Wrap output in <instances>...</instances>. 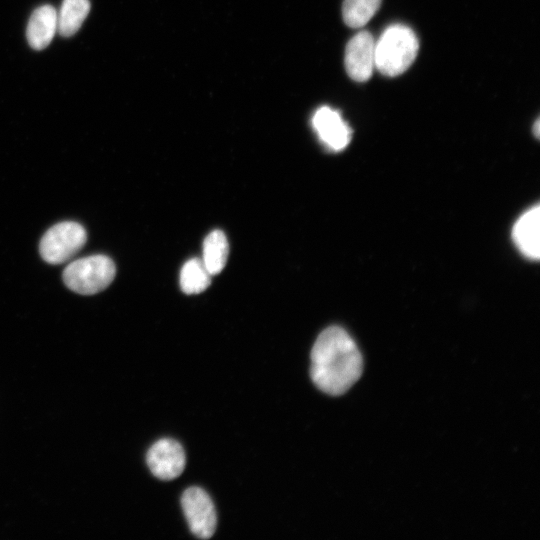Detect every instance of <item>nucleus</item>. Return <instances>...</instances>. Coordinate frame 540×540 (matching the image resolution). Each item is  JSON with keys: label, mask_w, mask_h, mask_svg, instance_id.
<instances>
[{"label": "nucleus", "mask_w": 540, "mask_h": 540, "mask_svg": "<svg viewBox=\"0 0 540 540\" xmlns=\"http://www.w3.org/2000/svg\"><path fill=\"white\" fill-rule=\"evenodd\" d=\"M363 358L351 336L339 326L320 333L311 350L310 376L326 394H344L360 378Z\"/></svg>", "instance_id": "f257e3e1"}, {"label": "nucleus", "mask_w": 540, "mask_h": 540, "mask_svg": "<svg viewBox=\"0 0 540 540\" xmlns=\"http://www.w3.org/2000/svg\"><path fill=\"white\" fill-rule=\"evenodd\" d=\"M418 49L419 42L411 28L391 25L375 42V68L385 76H398L414 62Z\"/></svg>", "instance_id": "f03ea898"}, {"label": "nucleus", "mask_w": 540, "mask_h": 540, "mask_svg": "<svg viewBox=\"0 0 540 540\" xmlns=\"http://www.w3.org/2000/svg\"><path fill=\"white\" fill-rule=\"evenodd\" d=\"M115 273V264L108 256L92 255L68 264L63 271V281L78 294L92 295L107 288Z\"/></svg>", "instance_id": "7ed1b4c3"}, {"label": "nucleus", "mask_w": 540, "mask_h": 540, "mask_svg": "<svg viewBox=\"0 0 540 540\" xmlns=\"http://www.w3.org/2000/svg\"><path fill=\"white\" fill-rule=\"evenodd\" d=\"M85 228L74 221L60 222L49 228L43 235L39 251L44 261L61 264L74 257L85 245Z\"/></svg>", "instance_id": "20e7f679"}, {"label": "nucleus", "mask_w": 540, "mask_h": 540, "mask_svg": "<svg viewBox=\"0 0 540 540\" xmlns=\"http://www.w3.org/2000/svg\"><path fill=\"white\" fill-rule=\"evenodd\" d=\"M181 506L191 532L200 539L213 536L217 516L209 495L199 487L186 489L181 497Z\"/></svg>", "instance_id": "39448f33"}, {"label": "nucleus", "mask_w": 540, "mask_h": 540, "mask_svg": "<svg viewBox=\"0 0 540 540\" xmlns=\"http://www.w3.org/2000/svg\"><path fill=\"white\" fill-rule=\"evenodd\" d=\"M147 464L151 473L161 480H172L184 470L186 456L180 443L164 438L155 442L147 452Z\"/></svg>", "instance_id": "423d86ee"}, {"label": "nucleus", "mask_w": 540, "mask_h": 540, "mask_svg": "<svg viewBox=\"0 0 540 540\" xmlns=\"http://www.w3.org/2000/svg\"><path fill=\"white\" fill-rule=\"evenodd\" d=\"M345 69L357 82L367 81L375 67V41L368 31H360L346 45Z\"/></svg>", "instance_id": "0eeeda50"}, {"label": "nucleus", "mask_w": 540, "mask_h": 540, "mask_svg": "<svg viewBox=\"0 0 540 540\" xmlns=\"http://www.w3.org/2000/svg\"><path fill=\"white\" fill-rule=\"evenodd\" d=\"M312 125L322 143L332 151L343 150L350 142L352 131L340 113L322 106L313 115Z\"/></svg>", "instance_id": "6e6552de"}, {"label": "nucleus", "mask_w": 540, "mask_h": 540, "mask_svg": "<svg viewBox=\"0 0 540 540\" xmlns=\"http://www.w3.org/2000/svg\"><path fill=\"white\" fill-rule=\"evenodd\" d=\"M539 223L540 209L535 205L518 218L512 230V238L520 252L535 260L540 255Z\"/></svg>", "instance_id": "1a4fd4ad"}, {"label": "nucleus", "mask_w": 540, "mask_h": 540, "mask_svg": "<svg viewBox=\"0 0 540 540\" xmlns=\"http://www.w3.org/2000/svg\"><path fill=\"white\" fill-rule=\"evenodd\" d=\"M57 32V11L51 5H42L31 14L26 38L34 50L46 48Z\"/></svg>", "instance_id": "9d476101"}, {"label": "nucleus", "mask_w": 540, "mask_h": 540, "mask_svg": "<svg viewBox=\"0 0 540 540\" xmlns=\"http://www.w3.org/2000/svg\"><path fill=\"white\" fill-rule=\"evenodd\" d=\"M89 11V0H63L59 11H57V33L63 37L74 35Z\"/></svg>", "instance_id": "9b49d317"}, {"label": "nucleus", "mask_w": 540, "mask_h": 540, "mask_svg": "<svg viewBox=\"0 0 540 540\" xmlns=\"http://www.w3.org/2000/svg\"><path fill=\"white\" fill-rule=\"evenodd\" d=\"M229 245L220 230L210 232L203 242L202 262L211 276L220 273L226 265Z\"/></svg>", "instance_id": "f8f14e48"}, {"label": "nucleus", "mask_w": 540, "mask_h": 540, "mask_svg": "<svg viewBox=\"0 0 540 540\" xmlns=\"http://www.w3.org/2000/svg\"><path fill=\"white\" fill-rule=\"evenodd\" d=\"M211 274L201 259L188 260L180 272V286L186 294H197L204 291L210 284Z\"/></svg>", "instance_id": "ddd939ff"}, {"label": "nucleus", "mask_w": 540, "mask_h": 540, "mask_svg": "<svg viewBox=\"0 0 540 540\" xmlns=\"http://www.w3.org/2000/svg\"><path fill=\"white\" fill-rule=\"evenodd\" d=\"M382 0H344L342 16L351 28L364 26L377 12Z\"/></svg>", "instance_id": "4468645a"}, {"label": "nucleus", "mask_w": 540, "mask_h": 540, "mask_svg": "<svg viewBox=\"0 0 540 540\" xmlns=\"http://www.w3.org/2000/svg\"><path fill=\"white\" fill-rule=\"evenodd\" d=\"M539 132H540V122H539V119H537L533 127V133L537 138L539 137Z\"/></svg>", "instance_id": "2eb2a0df"}]
</instances>
